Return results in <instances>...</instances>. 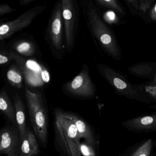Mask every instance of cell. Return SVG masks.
<instances>
[{
  "instance_id": "1",
  "label": "cell",
  "mask_w": 156,
  "mask_h": 156,
  "mask_svg": "<svg viewBox=\"0 0 156 156\" xmlns=\"http://www.w3.org/2000/svg\"><path fill=\"white\" fill-rule=\"evenodd\" d=\"M100 75L111 85L115 93L132 101L150 105L152 103L148 95L138 86L129 81L124 74L107 65H97Z\"/></svg>"
},
{
  "instance_id": "19",
  "label": "cell",
  "mask_w": 156,
  "mask_h": 156,
  "mask_svg": "<svg viewBox=\"0 0 156 156\" xmlns=\"http://www.w3.org/2000/svg\"><path fill=\"white\" fill-rule=\"evenodd\" d=\"M6 77L10 84L15 88L21 89L23 87V74L15 65H13L9 68Z\"/></svg>"
},
{
  "instance_id": "14",
  "label": "cell",
  "mask_w": 156,
  "mask_h": 156,
  "mask_svg": "<svg viewBox=\"0 0 156 156\" xmlns=\"http://www.w3.org/2000/svg\"><path fill=\"white\" fill-rule=\"evenodd\" d=\"M66 113L68 116L76 125L80 138H83L85 139L86 143L95 147L96 144V139L93 132L89 125L76 115Z\"/></svg>"
},
{
  "instance_id": "21",
  "label": "cell",
  "mask_w": 156,
  "mask_h": 156,
  "mask_svg": "<svg viewBox=\"0 0 156 156\" xmlns=\"http://www.w3.org/2000/svg\"><path fill=\"white\" fill-rule=\"evenodd\" d=\"M80 150L82 155L83 156H96L94 147L88 143L81 144Z\"/></svg>"
},
{
  "instance_id": "29",
  "label": "cell",
  "mask_w": 156,
  "mask_h": 156,
  "mask_svg": "<svg viewBox=\"0 0 156 156\" xmlns=\"http://www.w3.org/2000/svg\"><path fill=\"white\" fill-rule=\"evenodd\" d=\"M155 143H156V142H155Z\"/></svg>"
},
{
  "instance_id": "24",
  "label": "cell",
  "mask_w": 156,
  "mask_h": 156,
  "mask_svg": "<svg viewBox=\"0 0 156 156\" xmlns=\"http://www.w3.org/2000/svg\"><path fill=\"white\" fill-rule=\"evenodd\" d=\"M104 19L107 23L109 24L116 23L118 22V19L116 14L112 11L106 12L104 15Z\"/></svg>"
},
{
  "instance_id": "23",
  "label": "cell",
  "mask_w": 156,
  "mask_h": 156,
  "mask_svg": "<svg viewBox=\"0 0 156 156\" xmlns=\"http://www.w3.org/2000/svg\"><path fill=\"white\" fill-rule=\"evenodd\" d=\"M14 60L12 52L1 50L0 54V64L1 65H5L10 63L12 60Z\"/></svg>"
},
{
  "instance_id": "22",
  "label": "cell",
  "mask_w": 156,
  "mask_h": 156,
  "mask_svg": "<svg viewBox=\"0 0 156 156\" xmlns=\"http://www.w3.org/2000/svg\"><path fill=\"white\" fill-rule=\"evenodd\" d=\"M99 3L103 6L112 8L118 12L122 13V9L117 3L116 0H97Z\"/></svg>"
},
{
  "instance_id": "3",
  "label": "cell",
  "mask_w": 156,
  "mask_h": 156,
  "mask_svg": "<svg viewBox=\"0 0 156 156\" xmlns=\"http://www.w3.org/2000/svg\"><path fill=\"white\" fill-rule=\"evenodd\" d=\"M56 134L68 156H82L81 139L76 125L67 115L60 110L55 112Z\"/></svg>"
},
{
  "instance_id": "8",
  "label": "cell",
  "mask_w": 156,
  "mask_h": 156,
  "mask_svg": "<svg viewBox=\"0 0 156 156\" xmlns=\"http://www.w3.org/2000/svg\"><path fill=\"white\" fill-rule=\"evenodd\" d=\"M11 51L14 60H15L20 66L22 71L24 74V75L25 79L26 78L27 82L29 84L31 85L33 77V78H40L42 80V78H40V76L43 78L45 82L47 83L50 80L49 72L41 66V65L34 60H26L13 51Z\"/></svg>"
},
{
  "instance_id": "2",
  "label": "cell",
  "mask_w": 156,
  "mask_h": 156,
  "mask_svg": "<svg viewBox=\"0 0 156 156\" xmlns=\"http://www.w3.org/2000/svg\"><path fill=\"white\" fill-rule=\"evenodd\" d=\"M88 19L92 32L105 53L115 61L122 59V49L114 34L102 21L96 10L90 8Z\"/></svg>"
},
{
  "instance_id": "6",
  "label": "cell",
  "mask_w": 156,
  "mask_h": 156,
  "mask_svg": "<svg viewBox=\"0 0 156 156\" xmlns=\"http://www.w3.org/2000/svg\"><path fill=\"white\" fill-rule=\"evenodd\" d=\"M61 3L66 42L70 52L74 44L75 30L78 22V9L77 0H61Z\"/></svg>"
},
{
  "instance_id": "25",
  "label": "cell",
  "mask_w": 156,
  "mask_h": 156,
  "mask_svg": "<svg viewBox=\"0 0 156 156\" xmlns=\"http://www.w3.org/2000/svg\"><path fill=\"white\" fill-rule=\"evenodd\" d=\"M15 10V9L12 8L7 4H2L0 5V16L11 13Z\"/></svg>"
},
{
  "instance_id": "4",
  "label": "cell",
  "mask_w": 156,
  "mask_h": 156,
  "mask_svg": "<svg viewBox=\"0 0 156 156\" xmlns=\"http://www.w3.org/2000/svg\"><path fill=\"white\" fill-rule=\"evenodd\" d=\"M31 124L35 134L42 144L47 142L48 120L42 96L39 93L25 90Z\"/></svg>"
},
{
  "instance_id": "5",
  "label": "cell",
  "mask_w": 156,
  "mask_h": 156,
  "mask_svg": "<svg viewBox=\"0 0 156 156\" xmlns=\"http://www.w3.org/2000/svg\"><path fill=\"white\" fill-rule=\"evenodd\" d=\"M46 9L45 5H38L28 9L12 21L3 23L0 26V40L9 38L14 34L29 26L34 19Z\"/></svg>"
},
{
  "instance_id": "18",
  "label": "cell",
  "mask_w": 156,
  "mask_h": 156,
  "mask_svg": "<svg viewBox=\"0 0 156 156\" xmlns=\"http://www.w3.org/2000/svg\"><path fill=\"white\" fill-rule=\"evenodd\" d=\"M13 49L18 54L24 56H32L35 53V47L32 42L27 40H20L13 45Z\"/></svg>"
},
{
  "instance_id": "26",
  "label": "cell",
  "mask_w": 156,
  "mask_h": 156,
  "mask_svg": "<svg viewBox=\"0 0 156 156\" xmlns=\"http://www.w3.org/2000/svg\"><path fill=\"white\" fill-rule=\"evenodd\" d=\"M36 0H19V4L21 5H26Z\"/></svg>"
},
{
  "instance_id": "28",
  "label": "cell",
  "mask_w": 156,
  "mask_h": 156,
  "mask_svg": "<svg viewBox=\"0 0 156 156\" xmlns=\"http://www.w3.org/2000/svg\"><path fill=\"white\" fill-rule=\"evenodd\" d=\"M148 82V83L152 84V85H156V74L154 79L152 80L149 81Z\"/></svg>"
},
{
  "instance_id": "9",
  "label": "cell",
  "mask_w": 156,
  "mask_h": 156,
  "mask_svg": "<svg viewBox=\"0 0 156 156\" xmlns=\"http://www.w3.org/2000/svg\"><path fill=\"white\" fill-rule=\"evenodd\" d=\"M0 153L6 156H18L21 137L18 128L6 127L0 133Z\"/></svg>"
},
{
  "instance_id": "16",
  "label": "cell",
  "mask_w": 156,
  "mask_h": 156,
  "mask_svg": "<svg viewBox=\"0 0 156 156\" xmlns=\"http://www.w3.org/2000/svg\"><path fill=\"white\" fill-rule=\"evenodd\" d=\"M153 147V139L144 140L131 147L122 156H151Z\"/></svg>"
},
{
  "instance_id": "20",
  "label": "cell",
  "mask_w": 156,
  "mask_h": 156,
  "mask_svg": "<svg viewBox=\"0 0 156 156\" xmlns=\"http://www.w3.org/2000/svg\"><path fill=\"white\" fill-rule=\"evenodd\" d=\"M138 85L147 94L152 103L154 104L150 108L156 109V85L150 84L148 82Z\"/></svg>"
},
{
  "instance_id": "7",
  "label": "cell",
  "mask_w": 156,
  "mask_h": 156,
  "mask_svg": "<svg viewBox=\"0 0 156 156\" xmlns=\"http://www.w3.org/2000/svg\"><path fill=\"white\" fill-rule=\"evenodd\" d=\"M64 87L69 93L78 97L92 98L96 94V88L88 68H83L78 76L66 83Z\"/></svg>"
},
{
  "instance_id": "17",
  "label": "cell",
  "mask_w": 156,
  "mask_h": 156,
  "mask_svg": "<svg viewBox=\"0 0 156 156\" xmlns=\"http://www.w3.org/2000/svg\"><path fill=\"white\" fill-rule=\"evenodd\" d=\"M0 110L13 124L16 125L14 106L5 90H2L0 94Z\"/></svg>"
},
{
  "instance_id": "13",
  "label": "cell",
  "mask_w": 156,
  "mask_h": 156,
  "mask_svg": "<svg viewBox=\"0 0 156 156\" xmlns=\"http://www.w3.org/2000/svg\"><path fill=\"white\" fill-rule=\"evenodd\" d=\"M128 71L135 76L152 80L156 74V61L136 63L129 67Z\"/></svg>"
},
{
  "instance_id": "12",
  "label": "cell",
  "mask_w": 156,
  "mask_h": 156,
  "mask_svg": "<svg viewBox=\"0 0 156 156\" xmlns=\"http://www.w3.org/2000/svg\"><path fill=\"white\" fill-rule=\"evenodd\" d=\"M39 152V147L35 135L27 129L25 135L21 138L18 156H35Z\"/></svg>"
},
{
  "instance_id": "15",
  "label": "cell",
  "mask_w": 156,
  "mask_h": 156,
  "mask_svg": "<svg viewBox=\"0 0 156 156\" xmlns=\"http://www.w3.org/2000/svg\"><path fill=\"white\" fill-rule=\"evenodd\" d=\"M14 106L15 110L16 121L20 137L25 135L27 128L26 125V117L24 104L19 95L16 94L14 98Z\"/></svg>"
},
{
  "instance_id": "10",
  "label": "cell",
  "mask_w": 156,
  "mask_h": 156,
  "mask_svg": "<svg viewBox=\"0 0 156 156\" xmlns=\"http://www.w3.org/2000/svg\"><path fill=\"white\" fill-rule=\"evenodd\" d=\"M62 6L60 2H58L54 7L49 19L48 34L52 44L57 49L61 48L62 43Z\"/></svg>"
},
{
  "instance_id": "27",
  "label": "cell",
  "mask_w": 156,
  "mask_h": 156,
  "mask_svg": "<svg viewBox=\"0 0 156 156\" xmlns=\"http://www.w3.org/2000/svg\"><path fill=\"white\" fill-rule=\"evenodd\" d=\"M150 16L153 20L156 21V4L151 11Z\"/></svg>"
},
{
  "instance_id": "11",
  "label": "cell",
  "mask_w": 156,
  "mask_h": 156,
  "mask_svg": "<svg viewBox=\"0 0 156 156\" xmlns=\"http://www.w3.org/2000/svg\"><path fill=\"white\" fill-rule=\"evenodd\" d=\"M127 130L136 133L156 132V112L145 114L128 119L122 123Z\"/></svg>"
}]
</instances>
